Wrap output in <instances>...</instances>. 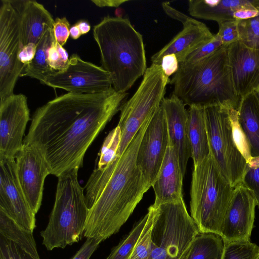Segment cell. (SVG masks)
<instances>
[{"label":"cell","instance_id":"cell-10","mask_svg":"<svg viewBox=\"0 0 259 259\" xmlns=\"http://www.w3.org/2000/svg\"><path fill=\"white\" fill-rule=\"evenodd\" d=\"M22 48L18 14L10 0L0 6V102L14 94L17 81L26 67L18 60Z\"/></svg>","mask_w":259,"mask_h":259},{"label":"cell","instance_id":"cell-44","mask_svg":"<svg viewBox=\"0 0 259 259\" xmlns=\"http://www.w3.org/2000/svg\"><path fill=\"white\" fill-rule=\"evenodd\" d=\"M69 32L70 36L73 39H77L82 35L76 24L70 28Z\"/></svg>","mask_w":259,"mask_h":259},{"label":"cell","instance_id":"cell-20","mask_svg":"<svg viewBox=\"0 0 259 259\" xmlns=\"http://www.w3.org/2000/svg\"><path fill=\"white\" fill-rule=\"evenodd\" d=\"M17 11L20 23L22 48L37 44L48 27L55 23L51 13L41 4L31 0H10Z\"/></svg>","mask_w":259,"mask_h":259},{"label":"cell","instance_id":"cell-4","mask_svg":"<svg viewBox=\"0 0 259 259\" xmlns=\"http://www.w3.org/2000/svg\"><path fill=\"white\" fill-rule=\"evenodd\" d=\"M227 47L194 64L179 66L170 79L172 94L190 107L222 105L238 110L241 98L233 85Z\"/></svg>","mask_w":259,"mask_h":259},{"label":"cell","instance_id":"cell-3","mask_svg":"<svg viewBox=\"0 0 259 259\" xmlns=\"http://www.w3.org/2000/svg\"><path fill=\"white\" fill-rule=\"evenodd\" d=\"M93 36L113 88L126 92L147 69L142 35L128 19L106 16L94 26Z\"/></svg>","mask_w":259,"mask_h":259},{"label":"cell","instance_id":"cell-45","mask_svg":"<svg viewBox=\"0 0 259 259\" xmlns=\"http://www.w3.org/2000/svg\"><path fill=\"white\" fill-rule=\"evenodd\" d=\"M255 92L257 94V95L259 97V86H258V88L257 89V90Z\"/></svg>","mask_w":259,"mask_h":259},{"label":"cell","instance_id":"cell-26","mask_svg":"<svg viewBox=\"0 0 259 259\" xmlns=\"http://www.w3.org/2000/svg\"><path fill=\"white\" fill-rule=\"evenodd\" d=\"M55 39L53 28L48 27L36 44V52L31 62L24 69L20 76H28L44 84L46 78L56 71L48 62V51Z\"/></svg>","mask_w":259,"mask_h":259},{"label":"cell","instance_id":"cell-25","mask_svg":"<svg viewBox=\"0 0 259 259\" xmlns=\"http://www.w3.org/2000/svg\"><path fill=\"white\" fill-rule=\"evenodd\" d=\"M224 249L220 235L199 232L180 259H222Z\"/></svg>","mask_w":259,"mask_h":259},{"label":"cell","instance_id":"cell-19","mask_svg":"<svg viewBox=\"0 0 259 259\" xmlns=\"http://www.w3.org/2000/svg\"><path fill=\"white\" fill-rule=\"evenodd\" d=\"M183 25L179 33L152 56V63L160 65L164 56L172 54L176 55L180 63L188 54L214 37L205 24L193 18Z\"/></svg>","mask_w":259,"mask_h":259},{"label":"cell","instance_id":"cell-14","mask_svg":"<svg viewBox=\"0 0 259 259\" xmlns=\"http://www.w3.org/2000/svg\"><path fill=\"white\" fill-rule=\"evenodd\" d=\"M0 209L27 231L33 232L35 214L20 186L14 158L0 157Z\"/></svg>","mask_w":259,"mask_h":259},{"label":"cell","instance_id":"cell-34","mask_svg":"<svg viewBox=\"0 0 259 259\" xmlns=\"http://www.w3.org/2000/svg\"><path fill=\"white\" fill-rule=\"evenodd\" d=\"M220 36L217 34L209 41L200 46L189 54L179 63V66L194 64L213 53L223 47Z\"/></svg>","mask_w":259,"mask_h":259},{"label":"cell","instance_id":"cell-37","mask_svg":"<svg viewBox=\"0 0 259 259\" xmlns=\"http://www.w3.org/2000/svg\"><path fill=\"white\" fill-rule=\"evenodd\" d=\"M218 24L219 29L217 34L220 36L223 46L227 47L238 41L237 20L227 21Z\"/></svg>","mask_w":259,"mask_h":259},{"label":"cell","instance_id":"cell-39","mask_svg":"<svg viewBox=\"0 0 259 259\" xmlns=\"http://www.w3.org/2000/svg\"><path fill=\"white\" fill-rule=\"evenodd\" d=\"M100 243L95 239L87 238L85 241L71 259H90Z\"/></svg>","mask_w":259,"mask_h":259},{"label":"cell","instance_id":"cell-35","mask_svg":"<svg viewBox=\"0 0 259 259\" xmlns=\"http://www.w3.org/2000/svg\"><path fill=\"white\" fill-rule=\"evenodd\" d=\"M48 62L51 68L56 71L64 70L69 65L67 52L57 42L55 38L48 51Z\"/></svg>","mask_w":259,"mask_h":259},{"label":"cell","instance_id":"cell-11","mask_svg":"<svg viewBox=\"0 0 259 259\" xmlns=\"http://www.w3.org/2000/svg\"><path fill=\"white\" fill-rule=\"evenodd\" d=\"M44 84L76 94L98 93L113 87L111 77L104 69L76 54L71 56L66 69L50 75Z\"/></svg>","mask_w":259,"mask_h":259},{"label":"cell","instance_id":"cell-28","mask_svg":"<svg viewBox=\"0 0 259 259\" xmlns=\"http://www.w3.org/2000/svg\"><path fill=\"white\" fill-rule=\"evenodd\" d=\"M147 218V213L136 223L128 234L112 249L106 259H128L145 226Z\"/></svg>","mask_w":259,"mask_h":259},{"label":"cell","instance_id":"cell-36","mask_svg":"<svg viewBox=\"0 0 259 259\" xmlns=\"http://www.w3.org/2000/svg\"><path fill=\"white\" fill-rule=\"evenodd\" d=\"M0 259H35L13 242L0 236Z\"/></svg>","mask_w":259,"mask_h":259},{"label":"cell","instance_id":"cell-1","mask_svg":"<svg viewBox=\"0 0 259 259\" xmlns=\"http://www.w3.org/2000/svg\"><path fill=\"white\" fill-rule=\"evenodd\" d=\"M127 96L112 87L98 93L58 96L35 111L23 144L40 152L51 175L58 177L79 169L87 149Z\"/></svg>","mask_w":259,"mask_h":259},{"label":"cell","instance_id":"cell-16","mask_svg":"<svg viewBox=\"0 0 259 259\" xmlns=\"http://www.w3.org/2000/svg\"><path fill=\"white\" fill-rule=\"evenodd\" d=\"M256 205L252 193L242 184L234 187L219 234L224 241L250 240Z\"/></svg>","mask_w":259,"mask_h":259},{"label":"cell","instance_id":"cell-30","mask_svg":"<svg viewBox=\"0 0 259 259\" xmlns=\"http://www.w3.org/2000/svg\"><path fill=\"white\" fill-rule=\"evenodd\" d=\"M238 41L246 47L259 50V15L237 20Z\"/></svg>","mask_w":259,"mask_h":259},{"label":"cell","instance_id":"cell-6","mask_svg":"<svg viewBox=\"0 0 259 259\" xmlns=\"http://www.w3.org/2000/svg\"><path fill=\"white\" fill-rule=\"evenodd\" d=\"M234 188L210 154L194 165L190 212L199 232L220 234Z\"/></svg>","mask_w":259,"mask_h":259},{"label":"cell","instance_id":"cell-18","mask_svg":"<svg viewBox=\"0 0 259 259\" xmlns=\"http://www.w3.org/2000/svg\"><path fill=\"white\" fill-rule=\"evenodd\" d=\"M166 120L169 145L177 154L181 171L184 177L189 159L191 157V149L188 130V111L184 103L172 95L161 101Z\"/></svg>","mask_w":259,"mask_h":259},{"label":"cell","instance_id":"cell-32","mask_svg":"<svg viewBox=\"0 0 259 259\" xmlns=\"http://www.w3.org/2000/svg\"><path fill=\"white\" fill-rule=\"evenodd\" d=\"M121 140V131L117 126L108 135L100 153L96 168L101 169L107 166L116 157Z\"/></svg>","mask_w":259,"mask_h":259},{"label":"cell","instance_id":"cell-7","mask_svg":"<svg viewBox=\"0 0 259 259\" xmlns=\"http://www.w3.org/2000/svg\"><path fill=\"white\" fill-rule=\"evenodd\" d=\"M152 206L154 219L149 259H180L199 232L183 198Z\"/></svg>","mask_w":259,"mask_h":259},{"label":"cell","instance_id":"cell-38","mask_svg":"<svg viewBox=\"0 0 259 259\" xmlns=\"http://www.w3.org/2000/svg\"><path fill=\"white\" fill-rule=\"evenodd\" d=\"M70 23L66 17H57L53 27L54 37L57 42L63 47L70 36Z\"/></svg>","mask_w":259,"mask_h":259},{"label":"cell","instance_id":"cell-9","mask_svg":"<svg viewBox=\"0 0 259 259\" xmlns=\"http://www.w3.org/2000/svg\"><path fill=\"white\" fill-rule=\"evenodd\" d=\"M230 108L214 105L204 108L212 155L221 172L233 187L242 184L247 161L235 141Z\"/></svg>","mask_w":259,"mask_h":259},{"label":"cell","instance_id":"cell-8","mask_svg":"<svg viewBox=\"0 0 259 259\" xmlns=\"http://www.w3.org/2000/svg\"><path fill=\"white\" fill-rule=\"evenodd\" d=\"M169 82L160 65L152 63L147 69L136 92L121 107L117 125L121 140L116 156L124 153L142 125L160 107Z\"/></svg>","mask_w":259,"mask_h":259},{"label":"cell","instance_id":"cell-31","mask_svg":"<svg viewBox=\"0 0 259 259\" xmlns=\"http://www.w3.org/2000/svg\"><path fill=\"white\" fill-rule=\"evenodd\" d=\"M258 252L259 247L250 240L224 241L222 259H255Z\"/></svg>","mask_w":259,"mask_h":259},{"label":"cell","instance_id":"cell-42","mask_svg":"<svg viewBox=\"0 0 259 259\" xmlns=\"http://www.w3.org/2000/svg\"><path fill=\"white\" fill-rule=\"evenodd\" d=\"M99 7H118L121 4L128 2L126 0H92Z\"/></svg>","mask_w":259,"mask_h":259},{"label":"cell","instance_id":"cell-27","mask_svg":"<svg viewBox=\"0 0 259 259\" xmlns=\"http://www.w3.org/2000/svg\"><path fill=\"white\" fill-rule=\"evenodd\" d=\"M0 234L35 259H40L33 232L27 231L0 209Z\"/></svg>","mask_w":259,"mask_h":259},{"label":"cell","instance_id":"cell-2","mask_svg":"<svg viewBox=\"0 0 259 259\" xmlns=\"http://www.w3.org/2000/svg\"><path fill=\"white\" fill-rule=\"evenodd\" d=\"M151 118L142 125L121 155L102 169L95 168L89 178L85 187L89 209L83 233L86 238L102 242L116 233L151 187L136 162Z\"/></svg>","mask_w":259,"mask_h":259},{"label":"cell","instance_id":"cell-21","mask_svg":"<svg viewBox=\"0 0 259 259\" xmlns=\"http://www.w3.org/2000/svg\"><path fill=\"white\" fill-rule=\"evenodd\" d=\"M183 177L175 151L168 145L161 167L152 185L154 205L177 201L183 198Z\"/></svg>","mask_w":259,"mask_h":259},{"label":"cell","instance_id":"cell-17","mask_svg":"<svg viewBox=\"0 0 259 259\" xmlns=\"http://www.w3.org/2000/svg\"><path fill=\"white\" fill-rule=\"evenodd\" d=\"M227 49L233 85L242 98L259 86V50L248 48L239 41Z\"/></svg>","mask_w":259,"mask_h":259},{"label":"cell","instance_id":"cell-46","mask_svg":"<svg viewBox=\"0 0 259 259\" xmlns=\"http://www.w3.org/2000/svg\"><path fill=\"white\" fill-rule=\"evenodd\" d=\"M255 259H259V252L257 254L256 256L255 257Z\"/></svg>","mask_w":259,"mask_h":259},{"label":"cell","instance_id":"cell-23","mask_svg":"<svg viewBox=\"0 0 259 259\" xmlns=\"http://www.w3.org/2000/svg\"><path fill=\"white\" fill-rule=\"evenodd\" d=\"M237 118L251 158L259 157V97L255 92L241 98Z\"/></svg>","mask_w":259,"mask_h":259},{"label":"cell","instance_id":"cell-5","mask_svg":"<svg viewBox=\"0 0 259 259\" xmlns=\"http://www.w3.org/2000/svg\"><path fill=\"white\" fill-rule=\"evenodd\" d=\"M78 169L58 177L53 208L48 224L40 232L48 250L78 242L83 235L89 214L84 189L78 181Z\"/></svg>","mask_w":259,"mask_h":259},{"label":"cell","instance_id":"cell-43","mask_svg":"<svg viewBox=\"0 0 259 259\" xmlns=\"http://www.w3.org/2000/svg\"><path fill=\"white\" fill-rule=\"evenodd\" d=\"M75 24L79 29L82 35L87 33L91 29V25L86 20H80Z\"/></svg>","mask_w":259,"mask_h":259},{"label":"cell","instance_id":"cell-29","mask_svg":"<svg viewBox=\"0 0 259 259\" xmlns=\"http://www.w3.org/2000/svg\"><path fill=\"white\" fill-rule=\"evenodd\" d=\"M145 226L128 259H149L151 251V232L153 224L154 210L151 205Z\"/></svg>","mask_w":259,"mask_h":259},{"label":"cell","instance_id":"cell-13","mask_svg":"<svg viewBox=\"0 0 259 259\" xmlns=\"http://www.w3.org/2000/svg\"><path fill=\"white\" fill-rule=\"evenodd\" d=\"M168 144L166 117L160 106L144 134L137 156V165L151 186L159 172Z\"/></svg>","mask_w":259,"mask_h":259},{"label":"cell","instance_id":"cell-15","mask_svg":"<svg viewBox=\"0 0 259 259\" xmlns=\"http://www.w3.org/2000/svg\"><path fill=\"white\" fill-rule=\"evenodd\" d=\"M18 180L33 212L39 210L42 199L44 182L50 174L42 155L33 146L24 144L16 158Z\"/></svg>","mask_w":259,"mask_h":259},{"label":"cell","instance_id":"cell-12","mask_svg":"<svg viewBox=\"0 0 259 259\" xmlns=\"http://www.w3.org/2000/svg\"><path fill=\"white\" fill-rule=\"evenodd\" d=\"M29 120L25 95L14 94L0 102V157L15 159L23 148V137Z\"/></svg>","mask_w":259,"mask_h":259},{"label":"cell","instance_id":"cell-22","mask_svg":"<svg viewBox=\"0 0 259 259\" xmlns=\"http://www.w3.org/2000/svg\"><path fill=\"white\" fill-rule=\"evenodd\" d=\"M248 8L259 10V0L188 1V11L191 16L199 19L215 21L218 24L236 20L235 16L238 11Z\"/></svg>","mask_w":259,"mask_h":259},{"label":"cell","instance_id":"cell-33","mask_svg":"<svg viewBox=\"0 0 259 259\" xmlns=\"http://www.w3.org/2000/svg\"><path fill=\"white\" fill-rule=\"evenodd\" d=\"M241 183L252 193L259 207V157L247 161Z\"/></svg>","mask_w":259,"mask_h":259},{"label":"cell","instance_id":"cell-41","mask_svg":"<svg viewBox=\"0 0 259 259\" xmlns=\"http://www.w3.org/2000/svg\"><path fill=\"white\" fill-rule=\"evenodd\" d=\"M36 44L30 43L23 46L18 54V60L25 66L30 63L34 57Z\"/></svg>","mask_w":259,"mask_h":259},{"label":"cell","instance_id":"cell-40","mask_svg":"<svg viewBox=\"0 0 259 259\" xmlns=\"http://www.w3.org/2000/svg\"><path fill=\"white\" fill-rule=\"evenodd\" d=\"M160 65L164 75L169 77L179 70V62L176 55L169 54L162 58Z\"/></svg>","mask_w":259,"mask_h":259},{"label":"cell","instance_id":"cell-24","mask_svg":"<svg viewBox=\"0 0 259 259\" xmlns=\"http://www.w3.org/2000/svg\"><path fill=\"white\" fill-rule=\"evenodd\" d=\"M188 130L194 165L200 162L210 154L204 108L192 106L188 111Z\"/></svg>","mask_w":259,"mask_h":259}]
</instances>
